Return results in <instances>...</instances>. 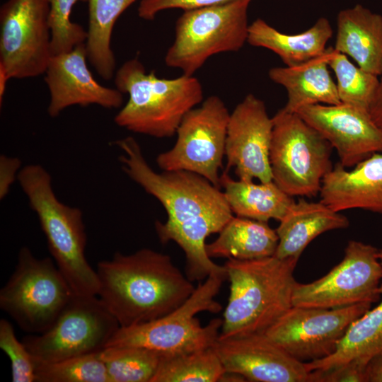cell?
<instances>
[{
	"label": "cell",
	"mask_w": 382,
	"mask_h": 382,
	"mask_svg": "<svg viewBox=\"0 0 382 382\" xmlns=\"http://www.w3.org/2000/svg\"><path fill=\"white\" fill-rule=\"evenodd\" d=\"M380 303L356 319L337 344L335 351L319 360L304 362L307 371H324L352 361L365 363L382 354V284Z\"/></svg>",
	"instance_id": "26"
},
{
	"label": "cell",
	"mask_w": 382,
	"mask_h": 382,
	"mask_svg": "<svg viewBox=\"0 0 382 382\" xmlns=\"http://www.w3.org/2000/svg\"><path fill=\"white\" fill-rule=\"evenodd\" d=\"M273 129L265 103L248 94L230 117L225 156L226 170L234 168L239 180L266 183L272 180L270 148Z\"/></svg>",
	"instance_id": "15"
},
{
	"label": "cell",
	"mask_w": 382,
	"mask_h": 382,
	"mask_svg": "<svg viewBox=\"0 0 382 382\" xmlns=\"http://www.w3.org/2000/svg\"><path fill=\"white\" fill-rule=\"evenodd\" d=\"M21 161L16 157H0V199L6 197L13 181L18 178Z\"/></svg>",
	"instance_id": "36"
},
{
	"label": "cell",
	"mask_w": 382,
	"mask_h": 382,
	"mask_svg": "<svg viewBox=\"0 0 382 382\" xmlns=\"http://www.w3.org/2000/svg\"><path fill=\"white\" fill-rule=\"evenodd\" d=\"M366 382H382V354L373 357L368 362Z\"/></svg>",
	"instance_id": "38"
},
{
	"label": "cell",
	"mask_w": 382,
	"mask_h": 382,
	"mask_svg": "<svg viewBox=\"0 0 382 382\" xmlns=\"http://www.w3.org/2000/svg\"><path fill=\"white\" fill-rule=\"evenodd\" d=\"M230 113L224 101L212 96L186 113L175 145L161 153L156 163L163 171L187 170L220 187L219 169L225 156Z\"/></svg>",
	"instance_id": "11"
},
{
	"label": "cell",
	"mask_w": 382,
	"mask_h": 382,
	"mask_svg": "<svg viewBox=\"0 0 382 382\" xmlns=\"http://www.w3.org/2000/svg\"><path fill=\"white\" fill-rule=\"evenodd\" d=\"M50 257L37 258L26 246L0 290V308L24 332L40 334L56 320L74 294Z\"/></svg>",
	"instance_id": "8"
},
{
	"label": "cell",
	"mask_w": 382,
	"mask_h": 382,
	"mask_svg": "<svg viewBox=\"0 0 382 382\" xmlns=\"http://www.w3.org/2000/svg\"><path fill=\"white\" fill-rule=\"evenodd\" d=\"M87 60L86 42L50 57L45 81L50 94L47 112L51 117L73 105H97L108 109L122 105L123 93L100 84L91 73Z\"/></svg>",
	"instance_id": "18"
},
{
	"label": "cell",
	"mask_w": 382,
	"mask_h": 382,
	"mask_svg": "<svg viewBox=\"0 0 382 382\" xmlns=\"http://www.w3.org/2000/svg\"><path fill=\"white\" fill-rule=\"evenodd\" d=\"M48 23L51 33V55L69 52L85 43L87 30L71 20L73 6L78 1L88 0H48Z\"/></svg>",
	"instance_id": "32"
},
{
	"label": "cell",
	"mask_w": 382,
	"mask_h": 382,
	"mask_svg": "<svg viewBox=\"0 0 382 382\" xmlns=\"http://www.w3.org/2000/svg\"><path fill=\"white\" fill-rule=\"evenodd\" d=\"M48 0H7L0 8V66L9 79L45 73L50 59Z\"/></svg>",
	"instance_id": "13"
},
{
	"label": "cell",
	"mask_w": 382,
	"mask_h": 382,
	"mask_svg": "<svg viewBox=\"0 0 382 382\" xmlns=\"http://www.w3.org/2000/svg\"><path fill=\"white\" fill-rule=\"evenodd\" d=\"M330 69L325 51L322 55L297 66L273 67L269 70L268 75L286 91L287 102L283 108L297 112L308 105L341 103Z\"/></svg>",
	"instance_id": "22"
},
{
	"label": "cell",
	"mask_w": 382,
	"mask_h": 382,
	"mask_svg": "<svg viewBox=\"0 0 382 382\" xmlns=\"http://www.w3.org/2000/svg\"><path fill=\"white\" fill-rule=\"evenodd\" d=\"M227 277L212 274L199 283L179 307L157 319L129 327H120L109 340V346H134L173 356L212 347L219 336L223 320L212 319L202 326L197 313H217L222 310L215 300Z\"/></svg>",
	"instance_id": "6"
},
{
	"label": "cell",
	"mask_w": 382,
	"mask_h": 382,
	"mask_svg": "<svg viewBox=\"0 0 382 382\" xmlns=\"http://www.w3.org/2000/svg\"><path fill=\"white\" fill-rule=\"evenodd\" d=\"M332 35L330 23L324 17L308 29L294 35L281 33L265 21L257 18L249 25L247 42L272 51L286 66H294L324 54Z\"/></svg>",
	"instance_id": "23"
},
{
	"label": "cell",
	"mask_w": 382,
	"mask_h": 382,
	"mask_svg": "<svg viewBox=\"0 0 382 382\" xmlns=\"http://www.w3.org/2000/svg\"><path fill=\"white\" fill-rule=\"evenodd\" d=\"M225 369L212 347L161 357L151 382L221 381Z\"/></svg>",
	"instance_id": "28"
},
{
	"label": "cell",
	"mask_w": 382,
	"mask_h": 382,
	"mask_svg": "<svg viewBox=\"0 0 382 382\" xmlns=\"http://www.w3.org/2000/svg\"><path fill=\"white\" fill-rule=\"evenodd\" d=\"M333 48L364 71L382 76V16L361 4L341 10Z\"/></svg>",
	"instance_id": "20"
},
{
	"label": "cell",
	"mask_w": 382,
	"mask_h": 382,
	"mask_svg": "<svg viewBox=\"0 0 382 382\" xmlns=\"http://www.w3.org/2000/svg\"><path fill=\"white\" fill-rule=\"evenodd\" d=\"M219 233L215 241L206 244L210 258L252 260L274 256L279 243L276 230L267 222L237 216Z\"/></svg>",
	"instance_id": "25"
},
{
	"label": "cell",
	"mask_w": 382,
	"mask_h": 382,
	"mask_svg": "<svg viewBox=\"0 0 382 382\" xmlns=\"http://www.w3.org/2000/svg\"><path fill=\"white\" fill-rule=\"evenodd\" d=\"M371 305L366 302L335 308L291 306L264 334L298 361L322 359L335 351L349 325Z\"/></svg>",
	"instance_id": "14"
},
{
	"label": "cell",
	"mask_w": 382,
	"mask_h": 382,
	"mask_svg": "<svg viewBox=\"0 0 382 382\" xmlns=\"http://www.w3.org/2000/svg\"><path fill=\"white\" fill-rule=\"evenodd\" d=\"M35 366V382H110L99 352Z\"/></svg>",
	"instance_id": "31"
},
{
	"label": "cell",
	"mask_w": 382,
	"mask_h": 382,
	"mask_svg": "<svg viewBox=\"0 0 382 382\" xmlns=\"http://www.w3.org/2000/svg\"><path fill=\"white\" fill-rule=\"evenodd\" d=\"M299 259L270 256L228 259L224 265L230 282L219 338L264 333L292 306Z\"/></svg>",
	"instance_id": "3"
},
{
	"label": "cell",
	"mask_w": 382,
	"mask_h": 382,
	"mask_svg": "<svg viewBox=\"0 0 382 382\" xmlns=\"http://www.w3.org/2000/svg\"><path fill=\"white\" fill-rule=\"evenodd\" d=\"M328 63L336 78L341 103L369 111L378 86V76L354 64L347 55L333 47L327 48Z\"/></svg>",
	"instance_id": "29"
},
{
	"label": "cell",
	"mask_w": 382,
	"mask_h": 382,
	"mask_svg": "<svg viewBox=\"0 0 382 382\" xmlns=\"http://www.w3.org/2000/svg\"><path fill=\"white\" fill-rule=\"evenodd\" d=\"M378 250L369 244L349 241L343 259L328 274L311 283H295L292 306L335 308L378 301L382 279Z\"/></svg>",
	"instance_id": "12"
},
{
	"label": "cell",
	"mask_w": 382,
	"mask_h": 382,
	"mask_svg": "<svg viewBox=\"0 0 382 382\" xmlns=\"http://www.w3.org/2000/svg\"><path fill=\"white\" fill-rule=\"evenodd\" d=\"M225 170L220 176V187L227 202L237 216L267 222L280 221L294 202L273 180L255 183L233 180Z\"/></svg>",
	"instance_id": "24"
},
{
	"label": "cell",
	"mask_w": 382,
	"mask_h": 382,
	"mask_svg": "<svg viewBox=\"0 0 382 382\" xmlns=\"http://www.w3.org/2000/svg\"><path fill=\"white\" fill-rule=\"evenodd\" d=\"M97 296L120 327L161 318L182 305L195 286L167 254L141 248L117 252L96 267Z\"/></svg>",
	"instance_id": "2"
},
{
	"label": "cell",
	"mask_w": 382,
	"mask_h": 382,
	"mask_svg": "<svg viewBox=\"0 0 382 382\" xmlns=\"http://www.w3.org/2000/svg\"><path fill=\"white\" fill-rule=\"evenodd\" d=\"M137 0H88L86 49L88 61L105 80L114 76L115 58L111 47L114 25L120 16Z\"/></svg>",
	"instance_id": "27"
},
{
	"label": "cell",
	"mask_w": 382,
	"mask_h": 382,
	"mask_svg": "<svg viewBox=\"0 0 382 382\" xmlns=\"http://www.w3.org/2000/svg\"><path fill=\"white\" fill-rule=\"evenodd\" d=\"M297 113L334 148L340 163L352 168L377 152H382V129L368 110L340 103L315 104Z\"/></svg>",
	"instance_id": "16"
},
{
	"label": "cell",
	"mask_w": 382,
	"mask_h": 382,
	"mask_svg": "<svg viewBox=\"0 0 382 382\" xmlns=\"http://www.w3.org/2000/svg\"><path fill=\"white\" fill-rule=\"evenodd\" d=\"M369 112L375 124L382 129V76L370 103Z\"/></svg>",
	"instance_id": "37"
},
{
	"label": "cell",
	"mask_w": 382,
	"mask_h": 382,
	"mask_svg": "<svg viewBox=\"0 0 382 382\" xmlns=\"http://www.w3.org/2000/svg\"><path fill=\"white\" fill-rule=\"evenodd\" d=\"M320 201L336 212L361 209L382 214V152L348 170L337 163L323 178Z\"/></svg>",
	"instance_id": "19"
},
{
	"label": "cell",
	"mask_w": 382,
	"mask_h": 382,
	"mask_svg": "<svg viewBox=\"0 0 382 382\" xmlns=\"http://www.w3.org/2000/svg\"><path fill=\"white\" fill-rule=\"evenodd\" d=\"M116 88L129 99L115 117L118 126L156 138L172 137L187 112L203 101V88L195 76L158 78L146 73L137 58L126 61L115 75Z\"/></svg>",
	"instance_id": "4"
},
{
	"label": "cell",
	"mask_w": 382,
	"mask_h": 382,
	"mask_svg": "<svg viewBox=\"0 0 382 382\" xmlns=\"http://www.w3.org/2000/svg\"><path fill=\"white\" fill-rule=\"evenodd\" d=\"M377 257H378L381 264L382 265V249L378 250Z\"/></svg>",
	"instance_id": "40"
},
{
	"label": "cell",
	"mask_w": 382,
	"mask_h": 382,
	"mask_svg": "<svg viewBox=\"0 0 382 382\" xmlns=\"http://www.w3.org/2000/svg\"><path fill=\"white\" fill-rule=\"evenodd\" d=\"M115 144L122 151L120 161L124 172L164 207L167 220L156 221L155 228L162 243L174 241L186 258V276L201 281L223 272L206 251V238L219 233L233 216L224 192L207 179L187 170L155 172L132 137Z\"/></svg>",
	"instance_id": "1"
},
{
	"label": "cell",
	"mask_w": 382,
	"mask_h": 382,
	"mask_svg": "<svg viewBox=\"0 0 382 382\" xmlns=\"http://www.w3.org/2000/svg\"><path fill=\"white\" fill-rule=\"evenodd\" d=\"M252 0H233L185 11L175 24V39L165 56L169 67L192 76L212 56L241 50L248 35Z\"/></svg>",
	"instance_id": "9"
},
{
	"label": "cell",
	"mask_w": 382,
	"mask_h": 382,
	"mask_svg": "<svg viewBox=\"0 0 382 382\" xmlns=\"http://www.w3.org/2000/svg\"><path fill=\"white\" fill-rule=\"evenodd\" d=\"M17 180L38 217L48 250L73 293L97 295L96 270L85 256L86 234L81 210L57 199L50 173L40 164L24 166Z\"/></svg>",
	"instance_id": "5"
},
{
	"label": "cell",
	"mask_w": 382,
	"mask_h": 382,
	"mask_svg": "<svg viewBox=\"0 0 382 382\" xmlns=\"http://www.w3.org/2000/svg\"><path fill=\"white\" fill-rule=\"evenodd\" d=\"M110 382H151L161 355L134 346H109L99 352Z\"/></svg>",
	"instance_id": "30"
},
{
	"label": "cell",
	"mask_w": 382,
	"mask_h": 382,
	"mask_svg": "<svg viewBox=\"0 0 382 382\" xmlns=\"http://www.w3.org/2000/svg\"><path fill=\"white\" fill-rule=\"evenodd\" d=\"M348 219L322 202H294L276 229L279 243L274 256L299 259L306 246L321 233L347 228Z\"/></svg>",
	"instance_id": "21"
},
{
	"label": "cell",
	"mask_w": 382,
	"mask_h": 382,
	"mask_svg": "<svg viewBox=\"0 0 382 382\" xmlns=\"http://www.w3.org/2000/svg\"><path fill=\"white\" fill-rule=\"evenodd\" d=\"M0 348L10 359L13 382H35L34 359L5 318L0 320Z\"/></svg>",
	"instance_id": "33"
},
{
	"label": "cell",
	"mask_w": 382,
	"mask_h": 382,
	"mask_svg": "<svg viewBox=\"0 0 382 382\" xmlns=\"http://www.w3.org/2000/svg\"><path fill=\"white\" fill-rule=\"evenodd\" d=\"M120 327L97 295L74 294L47 330L21 341L35 363H50L100 352Z\"/></svg>",
	"instance_id": "10"
},
{
	"label": "cell",
	"mask_w": 382,
	"mask_h": 382,
	"mask_svg": "<svg viewBox=\"0 0 382 382\" xmlns=\"http://www.w3.org/2000/svg\"><path fill=\"white\" fill-rule=\"evenodd\" d=\"M225 371L255 382H308L304 362L296 360L264 333L216 340L212 347Z\"/></svg>",
	"instance_id": "17"
},
{
	"label": "cell",
	"mask_w": 382,
	"mask_h": 382,
	"mask_svg": "<svg viewBox=\"0 0 382 382\" xmlns=\"http://www.w3.org/2000/svg\"><path fill=\"white\" fill-rule=\"evenodd\" d=\"M366 365L354 360L332 369L313 371L308 382H366Z\"/></svg>",
	"instance_id": "35"
},
{
	"label": "cell",
	"mask_w": 382,
	"mask_h": 382,
	"mask_svg": "<svg viewBox=\"0 0 382 382\" xmlns=\"http://www.w3.org/2000/svg\"><path fill=\"white\" fill-rule=\"evenodd\" d=\"M272 121L270 148L272 180L291 197L315 196L332 168V147L297 112L282 108Z\"/></svg>",
	"instance_id": "7"
},
{
	"label": "cell",
	"mask_w": 382,
	"mask_h": 382,
	"mask_svg": "<svg viewBox=\"0 0 382 382\" xmlns=\"http://www.w3.org/2000/svg\"><path fill=\"white\" fill-rule=\"evenodd\" d=\"M233 0H141L138 7L139 16L146 21H152L161 11L180 8L191 11L218 5Z\"/></svg>",
	"instance_id": "34"
},
{
	"label": "cell",
	"mask_w": 382,
	"mask_h": 382,
	"mask_svg": "<svg viewBox=\"0 0 382 382\" xmlns=\"http://www.w3.org/2000/svg\"><path fill=\"white\" fill-rule=\"evenodd\" d=\"M9 77L7 75L5 70L0 66V103H2L4 96L6 91V83L9 80Z\"/></svg>",
	"instance_id": "39"
}]
</instances>
